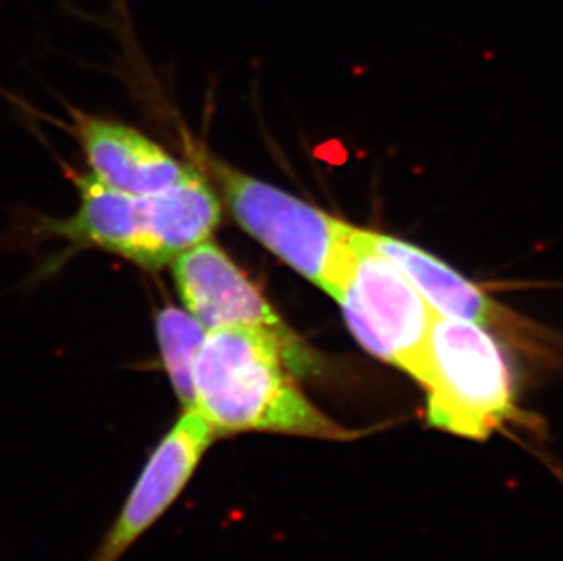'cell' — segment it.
Wrapping results in <instances>:
<instances>
[{
	"mask_svg": "<svg viewBox=\"0 0 563 561\" xmlns=\"http://www.w3.org/2000/svg\"><path fill=\"white\" fill-rule=\"evenodd\" d=\"M310 371L316 369L266 330H208L194 363L190 408L218 440L252 432L351 440L356 432L319 410L296 382V374Z\"/></svg>",
	"mask_w": 563,
	"mask_h": 561,
	"instance_id": "obj_1",
	"label": "cell"
},
{
	"mask_svg": "<svg viewBox=\"0 0 563 561\" xmlns=\"http://www.w3.org/2000/svg\"><path fill=\"white\" fill-rule=\"evenodd\" d=\"M77 186L79 207L54 224V232L148 271L170 266L191 246L212 239L221 223L223 202L197 169L181 185L148 196L113 190L91 174L80 175Z\"/></svg>",
	"mask_w": 563,
	"mask_h": 561,
	"instance_id": "obj_2",
	"label": "cell"
},
{
	"mask_svg": "<svg viewBox=\"0 0 563 561\" xmlns=\"http://www.w3.org/2000/svg\"><path fill=\"white\" fill-rule=\"evenodd\" d=\"M427 393L434 429L467 440H487L518 416L515 382L496 336L482 324L432 310L415 377Z\"/></svg>",
	"mask_w": 563,
	"mask_h": 561,
	"instance_id": "obj_3",
	"label": "cell"
},
{
	"mask_svg": "<svg viewBox=\"0 0 563 561\" xmlns=\"http://www.w3.org/2000/svg\"><path fill=\"white\" fill-rule=\"evenodd\" d=\"M327 294L340 302L346 324L363 349L418 376L432 308L393 260L352 227Z\"/></svg>",
	"mask_w": 563,
	"mask_h": 561,
	"instance_id": "obj_4",
	"label": "cell"
},
{
	"mask_svg": "<svg viewBox=\"0 0 563 561\" xmlns=\"http://www.w3.org/2000/svg\"><path fill=\"white\" fill-rule=\"evenodd\" d=\"M208 169L235 223L299 276L327 292L351 224L224 161H208Z\"/></svg>",
	"mask_w": 563,
	"mask_h": 561,
	"instance_id": "obj_5",
	"label": "cell"
},
{
	"mask_svg": "<svg viewBox=\"0 0 563 561\" xmlns=\"http://www.w3.org/2000/svg\"><path fill=\"white\" fill-rule=\"evenodd\" d=\"M216 440L194 408H181L144 461L118 516L88 561L123 560L181 498Z\"/></svg>",
	"mask_w": 563,
	"mask_h": 561,
	"instance_id": "obj_6",
	"label": "cell"
},
{
	"mask_svg": "<svg viewBox=\"0 0 563 561\" xmlns=\"http://www.w3.org/2000/svg\"><path fill=\"white\" fill-rule=\"evenodd\" d=\"M170 266L183 308H187L205 329L252 327L266 330L318 369L316 355L303 339L283 321L260 286L213 239L191 246Z\"/></svg>",
	"mask_w": 563,
	"mask_h": 561,
	"instance_id": "obj_7",
	"label": "cell"
},
{
	"mask_svg": "<svg viewBox=\"0 0 563 561\" xmlns=\"http://www.w3.org/2000/svg\"><path fill=\"white\" fill-rule=\"evenodd\" d=\"M367 233L371 243L401 268L434 312L482 324L532 354L542 352L543 344L549 343L540 327L495 301L473 280L426 250L385 233Z\"/></svg>",
	"mask_w": 563,
	"mask_h": 561,
	"instance_id": "obj_8",
	"label": "cell"
},
{
	"mask_svg": "<svg viewBox=\"0 0 563 561\" xmlns=\"http://www.w3.org/2000/svg\"><path fill=\"white\" fill-rule=\"evenodd\" d=\"M74 132L90 174L113 190L133 196L159 194L181 185L196 172L124 122L77 113Z\"/></svg>",
	"mask_w": 563,
	"mask_h": 561,
	"instance_id": "obj_9",
	"label": "cell"
},
{
	"mask_svg": "<svg viewBox=\"0 0 563 561\" xmlns=\"http://www.w3.org/2000/svg\"><path fill=\"white\" fill-rule=\"evenodd\" d=\"M207 332L187 308L168 305L155 316L161 361L181 408L194 403V363Z\"/></svg>",
	"mask_w": 563,
	"mask_h": 561,
	"instance_id": "obj_10",
	"label": "cell"
}]
</instances>
